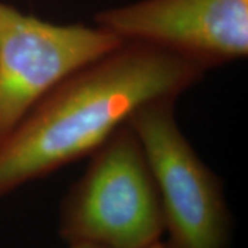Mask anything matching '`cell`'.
<instances>
[{"label": "cell", "mask_w": 248, "mask_h": 248, "mask_svg": "<svg viewBox=\"0 0 248 248\" xmlns=\"http://www.w3.org/2000/svg\"><path fill=\"white\" fill-rule=\"evenodd\" d=\"M206 73L168 49L123 40L61 80L0 142V197L90 156L137 108L177 99Z\"/></svg>", "instance_id": "1"}, {"label": "cell", "mask_w": 248, "mask_h": 248, "mask_svg": "<svg viewBox=\"0 0 248 248\" xmlns=\"http://www.w3.org/2000/svg\"><path fill=\"white\" fill-rule=\"evenodd\" d=\"M89 157L88 168L61 202L62 239L107 248H139L160 239L164 232L160 195L129 123Z\"/></svg>", "instance_id": "2"}, {"label": "cell", "mask_w": 248, "mask_h": 248, "mask_svg": "<svg viewBox=\"0 0 248 248\" xmlns=\"http://www.w3.org/2000/svg\"><path fill=\"white\" fill-rule=\"evenodd\" d=\"M177 99L137 108L126 122L153 173L170 248H230L232 218L222 179L200 159L179 129Z\"/></svg>", "instance_id": "3"}, {"label": "cell", "mask_w": 248, "mask_h": 248, "mask_svg": "<svg viewBox=\"0 0 248 248\" xmlns=\"http://www.w3.org/2000/svg\"><path fill=\"white\" fill-rule=\"evenodd\" d=\"M122 42L98 26H59L0 2V142L61 80Z\"/></svg>", "instance_id": "4"}, {"label": "cell", "mask_w": 248, "mask_h": 248, "mask_svg": "<svg viewBox=\"0 0 248 248\" xmlns=\"http://www.w3.org/2000/svg\"><path fill=\"white\" fill-rule=\"evenodd\" d=\"M94 20L122 40L168 49L207 70L248 54V0H139Z\"/></svg>", "instance_id": "5"}, {"label": "cell", "mask_w": 248, "mask_h": 248, "mask_svg": "<svg viewBox=\"0 0 248 248\" xmlns=\"http://www.w3.org/2000/svg\"><path fill=\"white\" fill-rule=\"evenodd\" d=\"M69 248H107L100 245H95L91 243H74L69 244Z\"/></svg>", "instance_id": "6"}, {"label": "cell", "mask_w": 248, "mask_h": 248, "mask_svg": "<svg viewBox=\"0 0 248 248\" xmlns=\"http://www.w3.org/2000/svg\"><path fill=\"white\" fill-rule=\"evenodd\" d=\"M139 248H170V247L167 245V243H162L160 239H157L155 241H152V243L147 245H144V246Z\"/></svg>", "instance_id": "7"}]
</instances>
